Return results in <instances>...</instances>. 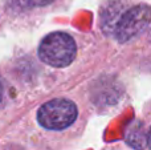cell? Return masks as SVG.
<instances>
[{"label":"cell","instance_id":"4","mask_svg":"<svg viewBox=\"0 0 151 150\" xmlns=\"http://www.w3.org/2000/svg\"><path fill=\"white\" fill-rule=\"evenodd\" d=\"M126 142L135 150H143L149 144V133L145 128V124L141 121H135L129 126L126 132Z\"/></svg>","mask_w":151,"mask_h":150},{"label":"cell","instance_id":"1","mask_svg":"<svg viewBox=\"0 0 151 150\" xmlns=\"http://www.w3.org/2000/svg\"><path fill=\"white\" fill-rule=\"evenodd\" d=\"M76 43L73 37L64 32H53L44 37L39 48V55L44 63L52 66H66L76 57Z\"/></svg>","mask_w":151,"mask_h":150},{"label":"cell","instance_id":"2","mask_svg":"<svg viewBox=\"0 0 151 150\" xmlns=\"http://www.w3.org/2000/svg\"><path fill=\"white\" fill-rule=\"evenodd\" d=\"M39 122L50 130H61L70 126L77 118V106L65 98H56L44 104L37 113Z\"/></svg>","mask_w":151,"mask_h":150},{"label":"cell","instance_id":"7","mask_svg":"<svg viewBox=\"0 0 151 150\" xmlns=\"http://www.w3.org/2000/svg\"><path fill=\"white\" fill-rule=\"evenodd\" d=\"M4 96H5V92H4V84L3 81L0 80V105L4 102Z\"/></svg>","mask_w":151,"mask_h":150},{"label":"cell","instance_id":"6","mask_svg":"<svg viewBox=\"0 0 151 150\" xmlns=\"http://www.w3.org/2000/svg\"><path fill=\"white\" fill-rule=\"evenodd\" d=\"M28 4L35 5V7H44V5H48L53 1V0H25Z\"/></svg>","mask_w":151,"mask_h":150},{"label":"cell","instance_id":"3","mask_svg":"<svg viewBox=\"0 0 151 150\" xmlns=\"http://www.w3.org/2000/svg\"><path fill=\"white\" fill-rule=\"evenodd\" d=\"M150 11L147 5L135 7L122 12L114 28V33L119 43H126L134 39L149 27Z\"/></svg>","mask_w":151,"mask_h":150},{"label":"cell","instance_id":"5","mask_svg":"<svg viewBox=\"0 0 151 150\" xmlns=\"http://www.w3.org/2000/svg\"><path fill=\"white\" fill-rule=\"evenodd\" d=\"M123 11V5L121 3H111V4L107 5V8L102 12V28L105 32H109V33H114V28L115 24H117L119 16L122 15Z\"/></svg>","mask_w":151,"mask_h":150}]
</instances>
